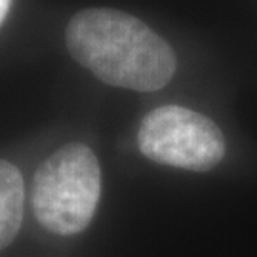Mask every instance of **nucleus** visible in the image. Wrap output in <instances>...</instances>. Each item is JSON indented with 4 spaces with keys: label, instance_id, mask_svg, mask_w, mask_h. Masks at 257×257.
Instances as JSON below:
<instances>
[{
    "label": "nucleus",
    "instance_id": "nucleus-1",
    "mask_svg": "<svg viewBox=\"0 0 257 257\" xmlns=\"http://www.w3.org/2000/svg\"><path fill=\"white\" fill-rule=\"evenodd\" d=\"M65 42L76 63L101 82L155 92L172 80L177 59L172 46L141 19L110 8L74 14Z\"/></svg>",
    "mask_w": 257,
    "mask_h": 257
},
{
    "label": "nucleus",
    "instance_id": "nucleus-2",
    "mask_svg": "<svg viewBox=\"0 0 257 257\" xmlns=\"http://www.w3.org/2000/svg\"><path fill=\"white\" fill-rule=\"evenodd\" d=\"M101 196V166L84 143H67L38 166L33 210L46 230L61 236L82 232Z\"/></svg>",
    "mask_w": 257,
    "mask_h": 257
},
{
    "label": "nucleus",
    "instance_id": "nucleus-3",
    "mask_svg": "<svg viewBox=\"0 0 257 257\" xmlns=\"http://www.w3.org/2000/svg\"><path fill=\"white\" fill-rule=\"evenodd\" d=\"M138 147L158 164L208 172L223 160L225 138L208 116L181 105H164L141 120Z\"/></svg>",
    "mask_w": 257,
    "mask_h": 257
},
{
    "label": "nucleus",
    "instance_id": "nucleus-4",
    "mask_svg": "<svg viewBox=\"0 0 257 257\" xmlns=\"http://www.w3.org/2000/svg\"><path fill=\"white\" fill-rule=\"evenodd\" d=\"M25 206L23 175L8 160H0V249L16 238Z\"/></svg>",
    "mask_w": 257,
    "mask_h": 257
},
{
    "label": "nucleus",
    "instance_id": "nucleus-5",
    "mask_svg": "<svg viewBox=\"0 0 257 257\" xmlns=\"http://www.w3.org/2000/svg\"><path fill=\"white\" fill-rule=\"evenodd\" d=\"M10 4H12V0H0V23L6 18V14H8V10H10Z\"/></svg>",
    "mask_w": 257,
    "mask_h": 257
}]
</instances>
